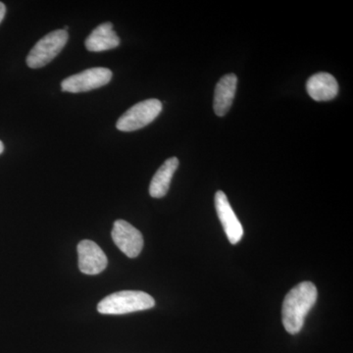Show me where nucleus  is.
<instances>
[{
    "instance_id": "nucleus-1",
    "label": "nucleus",
    "mask_w": 353,
    "mask_h": 353,
    "mask_svg": "<svg viewBox=\"0 0 353 353\" xmlns=\"http://www.w3.org/2000/svg\"><path fill=\"white\" fill-rule=\"evenodd\" d=\"M317 288L311 282H303L290 290L282 307L284 328L290 334H296L303 328L309 311L317 301Z\"/></svg>"
},
{
    "instance_id": "nucleus-2",
    "label": "nucleus",
    "mask_w": 353,
    "mask_h": 353,
    "mask_svg": "<svg viewBox=\"0 0 353 353\" xmlns=\"http://www.w3.org/2000/svg\"><path fill=\"white\" fill-rule=\"evenodd\" d=\"M154 299L139 290H123L109 294L97 305L101 314L122 315L154 307Z\"/></svg>"
},
{
    "instance_id": "nucleus-3",
    "label": "nucleus",
    "mask_w": 353,
    "mask_h": 353,
    "mask_svg": "<svg viewBox=\"0 0 353 353\" xmlns=\"http://www.w3.org/2000/svg\"><path fill=\"white\" fill-rule=\"evenodd\" d=\"M68 39V32L65 30H57L44 36L30 51L27 57L28 66L39 69L50 63L61 52Z\"/></svg>"
},
{
    "instance_id": "nucleus-4",
    "label": "nucleus",
    "mask_w": 353,
    "mask_h": 353,
    "mask_svg": "<svg viewBox=\"0 0 353 353\" xmlns=\"http://www.w3.org/2000/svg\"><path fill=\"white\" fill-rule=\"evenodd\" d=\"M161 111V101L155 99H146L134 104L123 114L116 123V127L122 132L137 131L157 119Z\"/></svg>"
},
{
    "instance_id": "nucleus-5",
    "label": "nucleus",
    "mask_w": 353,
    "mask_h": 353,
    "mask_svg": "<svg viewBox=\"0 0 353 353\" xmlns=\"http://www.w3.org/2000/svg\"><path fill=\"white\" fill-rule=\"evenodd\" d=\"M112 75L111 70L104 67H94L65 79L61 83V88L63 92L72 94L90 92L108 85Z\"/></svg>"
},
{
    "instance_id": "nucleus-6",
    "label": "nucleus",
    "mask_w": 353,
    "mask_h": 353,
    "mask_svg": "<svg viewBox=\"0 0 353 353\" xmlns=\"http://www.w3.org/2000/svg\"><path fill=\"white\" fill-rule=\"evenodd\" d=\"M111 236L121 252L130 259H136L143 250V234L127 221H116Z\"/></svg>"
},
{
    "instance_id": "nucleus-7",
    "label": "nucleus",
    "mask_w": 353,
    "mask_h": 353,
    "mask_svg": "<svg viewBox=\"0 0 353 353\" xmlns=\"http://www.w3.org/2000/svg\"><path fill=\"white\" fill-rule=\"evenodd\" d=\"M215 208L228 240L232 245L240 243L243 236V228L228 201L226 194L221 190L215 194Z\"/></svg>"
},
{
    "instance_id": "nucleus-8",
    "label": "nucleus",
    "mask_w": 353,
    "mask_h": 353,
    "mask_svg": "<svg viewBox=\"0 0 353 353\" xmlns=\"http://www.w3.org/2000/svg\"><path fill=\"white\" fill-rule=\"evenodd\" d=\"M79 269L87 275H97L105 270L108 259L94 241L83 240L78 245Z\"/></svg>"
},
{
    "instance_id": "nucleus-9",
    "label": "nucleus",
    "mask_w": 353,
    "mask_h": 353,
    "mask_svg": "<svg viewBox=\"0 0 353 353\" xmlns=\"http://www.w3.org/2000/svg\"><path fill=\"white\" fill-rule=\"evenodd\" d=\"M306 90L316 101H329L339 94V83L329 73H317L308 79Z\"/></svg>"
},
{
    "instance_id": "nucleus-10",
    "label": "nucleus",
    "mask_w": 353,
    "mask_h": 353,
    "mask_svg": "<svg viewBox=\"0 0 353 353\" xmlns=\"http://www.w3.org/2000/svg\"><path fill=\"white\" fill-rule=\"evenodd\" d=\"M85 48L92 52L113 50L120 46V39L110 22L97 26L85 39Z\"/></svg>"
},
{
    "instance_id": "nucleus-11",
    "label": "nucleus",
    "mask_w": 353,
    "mask_h": 353,
    "mask_svg": "<svg viewBox=\"0 0 353 353\" xmlns=\"http://www.w3.org/2000/svg\"><path fill=\"white\" fill-rule=\"evenodd\" d=\"M238 78L234 74H228L220 79L215 88L214 103L213 108L216 115L223 117L233 104L236 95Z\"/></svg>"
},
{
    "instance_id": "nucleus-12",
    "label": "nucleus",
    "mask_w": 353,
    "mask_h": 353,
    "mask_svg": "<svg viewBox=\"0 0 353 353\" xmlns=\"http://www.w3.org/2000/svg\"><path fill=\"white\" fill-rule=\"evenodd\" d=\"M179 167V159L176 157H171L164 162L163 165L158 169L153 176L150 185V196L154 199H161L168 192L172 178Z\"/></svg>"
},
{
    "instance_id": "nucleus-13",
    "label": "nucleus",
    "mask_w": 353,
    "mask_h": 353,
    "mask_svg": "<svg viewBox=\"0 0 353 353\" xmlns=\"http://www.w3.org/2000/svg\"><path fill=\"white\" fill-rule=\"evenodd\" d=\"M6 13V7L2 2H0V23L3 20L4 16Z\"/></svg>"
},
{
    "instance_id": "nucleus-14",
    "label": "nucleus",
    "mask_w": 353,
    "mask_h": 353,
    "mask_svg": "<svg viewBox=\"0 0 353 353\" xmlns=\"http://www.w3.org/2000/svg\"><path fill=\"white\" fill-rule=\"evenodd\" d=\"M3 150H4L3 143H2L1 141H0V154H1L2 152H3Z\"/></svg>"
}]
</instances>
